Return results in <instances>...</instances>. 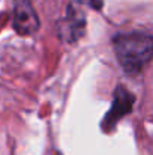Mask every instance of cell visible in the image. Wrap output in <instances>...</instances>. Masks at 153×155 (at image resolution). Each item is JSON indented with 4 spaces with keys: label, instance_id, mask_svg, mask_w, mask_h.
<instances>
[{
    "label": "cell",
    "instance_id": "3957f363",
    "mask_svg": "<svg viewBox=\"0 0 153 155\" xmlns=\"http://www.w3.org/2000/svg\"><path fill=\"white\" fill-rule=\"evenodd\" d=\"M63 24L65 26L60 27L62 36H65L68 41L78 39L81 36V33L84 32V24H86L84 12L81 9H78L75 5H69L68 15H66V20Z\"/></svg>",
    "mask_w": 153,
    "mask_h": 155
},
{
    "label": "cell",
    "instance_id": "277c9868",
    "mask_svg": "<svg viewBox=\"0 0 153 155\" xmlns=\"http://www.w3.org/2000/svg\"><path fill=\"white\" fill-rule=\"evenodd\" d=\"M132 103H134V97L123 87H117L116 91V95H114V103H113V107H111V111L107 114L105 117V127L110 128V125H114L122 116H125L131 107H132Z\"/></svg>",
    "mask_w": 153,
    "mask_h": 155
},
{
    "label": "cell",
    "instance_id": "7a4b0ae2",
    "mask_svg": "<svg viewBox=\"0 0 153 155\" xmlns=\"http://www.w3.org/2000/svg\"><path fill=\"white\" fill-rule=\"evenodd\" d=\"M12 23L14 29L24 36L33 35L39 29V20L30 0H15Z\"/></svg>",
    "mask_w": 153,
    "mask_h": 155
},
{
    "label": "cell",
    "instance_id": "6da1fadb",
    "mask_svg": "<svg viewBox=\"0 0 153 155\" xmlns=\"http://www.w3.org/2000/svg\"><path fill=\"white\" fill-rule=\"evenodd\" d=\"M113 45L120 66L128 74H138L153 59V38L143 32L116 35Z\"/></svg>",
    "mask_w": 153,
    "mask_h": 155
},
{
    "label": "cell",
    "instance_id": "5b68a950",
    "mask_svg": "<svg viewBox=\"0 0 153 155\" xmlns=\"http://www.w3.org/2000/svg\"><path fill=\"white\" fill-rule=\"evenodd\" d=\"M89 2H90V5H92L93 8H96V9H101L102 3H104V0H89Z\"/></svg>",
    "mask_w": 153,
    "mask_h": 155
},
{
    "label": "cell",
    "instance_id": "8992f818",
    "mask_svg": "<svg viewBox=\"0 0 153 155\" xmlns=\"http://www.w3.org/2000/svg\"><path fill=\"white\" fill-rule=\"evenodd\" d=\"M56 155H59V154H56Z\"/></svg>",
    "mask_w": 153,
    "mask_h": 155
}]
</instances>
